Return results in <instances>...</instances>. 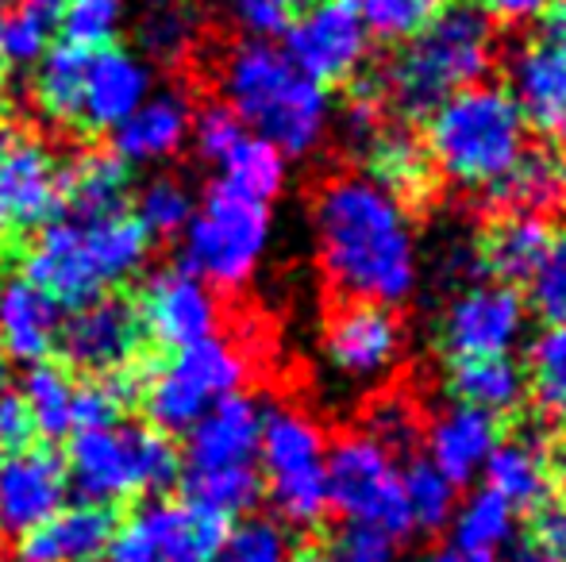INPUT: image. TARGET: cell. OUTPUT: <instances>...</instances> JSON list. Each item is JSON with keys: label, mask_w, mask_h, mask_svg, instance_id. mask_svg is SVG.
I'll return each mask as SVG.
<instances>
[{"label": "cell", "mask_w": 566, "mask_h": 562, "mask_svg": "<svg viewBox=\"0 0 566 562\" xmlns=\"http://www.w3.org/2000/svg\"><path fill=\"white\" fill-rule=\"evenodd\" d=\"M0 382H4V359H0Z\"/></svg>", "instance_id": "cell-60"}, {"label": "cell", "mask_w": 566, "mask_h": 562, "mask_svg": "<svg viewBox=\"0 0 566 562\" xmlns=\"http://www.w3.org/2000/svg\"><path fill=\"white\" fill-rule=\"evenodd\" d=\"M401 489H405L409 528H420V532H440L451 520L454 505H459V489L428 458L409 463V470L401 474Z\"/></svg>", "instance_id": "cell-37"}, {"label": "cell", "mask_w": 566, "mask_h": 562, "mask_svg": "<svg viewBox=\"0 0 566 562\" xmlns=\"http://www.w3.org/2000/svg\"><path fill=\"white\" fill-rule=\"evenodd\" d=\"M328 435L301 409H270L262 416L259 478L277 517L313 528L328 512Z\"/></svg>", "instance_id": "cell-10"}, {"label": "cell", "mask_w": 566, "mask_h": 562, "mask_svg": "<svg viewBox=\"0 0 566 562\" xmlns=\"http://www.w3.org/2000/svg\"><path fill=\"white\" fill-rule=\"evenodd\" d=\"M370 31L355 0H313L285 28V59L316 85L350 82L370 59Z\"/></svg>", "instance_id": "cell-13"}, {"label": "cell", "mask_w": 566, "mask_h": 562, "mask_svg": "<svg viewBox=\"0 0 566 562\" xmlns=\"http://www.w3.org/2000/svg\"><path fill=\"white\" fill-rule=\"evenodd\" d=\"M20 8H28V12L43 15V20H54V15L66 8V0H20Z\"/></svg>", "instance_id": "cell-54"}, {"label": "cell", "mask_w": 566, "mask_h": 562, "mask_svg": "<svg viewBox=\"0 0 566 562\" xmlns=\"http://www.w3.org/2000/svg\"><path fill=\"white\" fill-rule=\"evenodd\" d=\"M85 62H90V51L70 43L46 46V54L35 62L31 100L46 120L62 124V128H77V116H82Z\"/></svg>", "instance_id": "cell-28"}, {"label": "cell", "mask_w": 566, "mask_h": 562, "mask_svg": "<svg viewBox=\"0 0 566 562\" xmlns=\"http://www.w3.org/2000/svg\"><path fill=\"white\" fill-rule=\"evenodd\" d=\"M355 4L370 35L389 39V43H409L443 8H451V0H355Z\"/></svg>", "instance_id": "cell-39"}, {"label": "cell", "mask_w": 566, "mask_h": 562, "mask_svg": "<svg viewBox=\"0 0 566 562\" xmlns=\"http://www.w3.org/2000/svg\"><path fill=\"white\" fill-rule=\"evenodd\" d=\"M150 93H155L150 89V66L139 54L124 51V46H101V51L90 54V62H85L77 128L116 131Z\"/></svg>", "instance_id": "cell-20"}, {"label": "cell", "mask_w": 566, "mask_h": 562, "mask_svg": "<svg viewBox=\"0 0 566 562\" xmlns=\"http://www.w3.org/2000/svg\"><path fill=\"white\" fill-rule=\"evenodd\" d=\"M424 155L454 189L493 197L528 155V124L509 89L482 82L436 108Z\"/></svg>", "instance_id": "cell-4"}, {"label": "cell", "mask_w": 566, "mask_h": 562, "mask_svg": "<svg viewBox=\"0 0 566 562\" xmlns=\"http://www.w3.org/2000/svg\"><path fill=\"white\" fill-rule=\"evenodd\" d=\"M135 520L155 548V562H212L228 536L224 517L189 501H147Z\"/></svg>", "instance_id": "cell-23"}, {"label": "cell", "mask_w": 566, "mask_h": 562, "mask_svg": "<svg viewBox=\"0 0 566 562\" xmlns=\"http://www.w3.org/2000/svg\"><path fill=\"white\" fill-rule=\"evenodd\" d=\"M424 562H497V559H485V555H467V551H454V548H448V551H432Z\"/></svg>", "instance_id": "cell-55"}, {"label": "cell", "mask_w": 566, "mask_h": 562, "mask_svg": "<svg viewBox=\"0 0 566 562\" xmlns=\"http://www.w3.org/2000/svg\"><path fill=\"white\" fill-rule=\"evenodd\" d=\"M270 240H274L270 204L251 201L217 181L181 232V258H186L181 266L212 289H243L259 274Z\"/></svg>", "instance_id": "cell-8"}, {"label": "cell", "mask_w": 566, "mask_h": 562, "mask_svg": "<svg viewBox=\"0 0 566 562\" xmlns=\"http://www.w3.org/2000/svg\"><path fill=\"white\" fill-rule=\"evenodd\" d=\"M74 378L66 370L51 367V362H39V367H28V378H23V405L31 413V424H35L39 435L46 439H66L74 435Z\"/></svg>", "instance_id": "cell-34"}, {"label": "cell", "mask_w": 566, "mask_h": 562, "mask_svg": "<svg viewBox=\"0 0 566 562\" xmlns=\"http://www.w3.org/2000/svg\"><path fill=\"white\" fill-rule=\"evenodd\" d=\"M328 509L347 524L386 532L389 540L409 532L401 470L389 450H381L363 432L339 435L328 447Z\"/></svg>", "instance_id": "cell-11"}, {"label": "cell", "mask_w": 566, "mask_h": 562, "mask_svg": "<svg viewBox=\"0 0 566 562\" xmlns=\"http://www.w3.org/2000/svg\"><path fill=\"white\" fill-rule=\"evenodd\" d=\"M150 258V235L119 212L108 220H46L23 258V278L54 305L77 308L132 282Z\"/></svg>", "instance_id": "cell-3"}, {"label": "cell", "mask_w": 566, "mask_h": 562, "mask_svg": "<svg viewBox=\"0 0 566 562\" xmlns=\"http://www.w3.org/2000/svg\"><path fill=\"white\" fill-rule=\"evenodd\" d=\"M247 378H251V362L243 347L224 336H209L201 343L170 351L163 367L150 370L143 385V409L150 416V427H158L163 435H178L209 416L220 401L243 393Z\"/></svg>", "instance_id": "cell-9"}, {"label": "cell", "mask_w": 566, "mask_h": 562, "mask_svg": "<svg viewBox=\"0 0 566 562\" xmlns=\"http://www.w3.org/2000/svg\"><path fill=\"white\" fill-rule=\"evenodd\" d=\"M0 540H4V532H0Z\"/></svg>", "instance_id": "cell-62"}, {"label": "cell", "mask_w": 566, "mask_h": 562, "mask_svg": "<svg viewBox=\"0 0 566 562\" xmlns=\"http://www.w3.org/2000/svg\"><path fill=\"white\" fill-rule=\"evenodd\" d=\"M509 97L524 124L566 142V0L539 12V28L509 62Z\"/></svg>", "instance_id": "cell-14"}, {"label": "cell", "mask_w": 566, "mask_h": 562, "mask_svg": "<svg viewBox=\"0 0 566 562\" xmlns=\"http://www.w3.org/2000/svg\"><path fill=\"white\" fill-rule=\"evenodd\" d=\"M193 105L181 89H158L113 131V155L124 166H158L189 142Z\"/></svg>", "instance_id": "cell-21"}, {"label": "cell", "mask_w": 566, "mask_h": 562, "mask_svg": "<svg viewBox=\"0 0 566 562\" xmlns=\"http://www.w3.org/2000/svg\"><path fill=\"white\" fill-rule=\"evenodd\" d=\"M139 316L143 339H155L166 351H181L189 343L217 336L220 305L212 285H205L186 266H163L139 289Z\"/></svg>", "instance_id": "cell-15"}, {"label": "cell", "mask_w": 566, "mask_h": 562, "mask_svg": "<svg viewBox=\"0 0 566 562\" xmlns=\"http://www.w3.org/2000/svg\"><path fill=\"white\" fill-rule=\"evenodd\" d=\"M482 474L485 489L501 497L513 512H539L544 505H552L555 463L536 435H513L497 443Z\"/></svg>", "instance_id": "cell-25"}, {"label": "cell", "mask_w": 566, "mask_h": 562, "mask_svg": "<svg viewBox=\"0 0 566 562\" xmlns=\"http://www.w3.org/2000/svg\"><path fill=\"white\" fill-rule=\"evenodd\" d=\"M231 4V15L239 20V28L247 31L251 39H274L290 28V12L274 0H228Z\"/></svg>", "instance_id": "cell-50"}, {"label": "cell", "mask_w": 566, "mask_h": 562, "mask_svg": "<svg viewBox=\"0 0 566 562\" xmlns=\"http://www.w3.org/2000/svg\"><path fill=\"white\" fill-rule=\"evenodd\" d=\"M424 443H428V463L459 489L485 470L493 447L501 443V432L497 421L490 413H482V409L451 405L428 424Z\"/></svg>", "instance_id": "cell-22"}, {"label": "cell", "mask_w": 566, "mask_h": 562, "mask_svg": "<svg viewBox=\"0 0 566 562\" xmlns=\"http://www.w3.org/2000/svg\"><path fill=\"white\" fill-rule=\"evenodd\" d=\"M116 532V517L105 505H62L43 528L23 540L28 562H97L105 555L108 540Z\"/></svg>", "instance_id": "cell-26"}, {"label": "cell", "mask_w": 566, "mask_h": 562, "mask_svg": "<svg viewBox=\"0 0 566 562\" xmlns=\"http://www.w3.org/2000/svg\"><path fill=\"white\" fill-rule=\"evenodd\" d=\"M266 409L247 393L220 401L186 432V450L178 455V478L186 501L217 517H243L262 494L259 439Z\"/></svg>", "instance_id": "cell-5"}, {"label": "cell", "mask_w": 566, "mask_h": 562, "mask_svg": "<svg viewBox=\"0 0 566 562\" xmlns=\"http://www.w3.org/2000/svg\"><path fill=\"white\" fill-rule=\"evenodd\" d=\"M220 93L243 128L274 142L285 158L313 155L332 131L328 89L301 74L282 46L266 39H243L224 54Z\"/></svg>", "instance_id": "cell-2"}, {"label": "cell", "mask_w": 566, "mask_h": 562, "mask_svg": "<svg viewBox=\"0 0 566 562\" xmlns=\"http://www.w3.org/2000/svg\"><path fill=\"white\" fill-rule=\"evenodd\" d=\"M474 4L485 20L497 15V20H505V23H524V20H539V12H544L552 0H474Z\"/></svg>", "instance_id": "cell-53"}, {"label": "cell", "mask_w": 566, "mask_h": 562, "mask_svg": "<svg viewBox=\"0 0 566 562\" xmlns=\"http://www.w3.org/2000/svg\"><path fill=\"white\" fill-rule=\"evenodd\" d=\"M566 197L563 189V166L547 155H524V162L509 173L505 185L493 193V201L501 209H509V216H539L544 220L552 209H559Z\"/></svg>", "instance_id": "cell-35"}, {"label": "cell", "mask_w": 566, "mask_h": 562, "mask_svg": "<svg viewBox=\"0 0 566 562\" xmlns=\"http://www.w3.org/2000/svg\"><path fill=\"white\" fill-rule=\"evenodd\" d=\"M66 481L90 505L113 509L132 497L163 494L178 478V447L150 424H105L70 435Z\"/></svg>", "instance_id": "cell-7"}, {"label": "cell", "mask_w": 566, "mask_h": 562, "mask_svg": "<svg viewBox=\"0 0 566 562\" xmlns=\"http://www.w3.org/2000/svg\"><path fill=\"white\" fill-rule=\"evenodd\" d=\"M528 378L521 374V367L509 359H462L451 367L448 385L459 401L454 405L482 409L497 421L501 413H513L521 409L524 390H528Z\"/></svg>", "instance_id": "cell-29"}, {"label": "cell", "mask_w": 566, "mask_h": 562, "mask_svg": "<svg viewBox=\"0 0 566 562\" xmlns=\"http://www.w3.org/2000/svg\"><path fill=\"white\" fill-rule=\"evenodd\" d=\"M35 435V424H31V413L23 405L20 393H4L0 390V447L4 450H23Z\"/></svg>", "instance_id": "cell-51"}, {"label": "cell", "mask_w": 566, "mask_h": 562, "mask_svg": "<svg viewBox=\"0 0 566 562\" xmlns=\"http://www.w3.org/2000/svg\"><path fill=\"white\" fill-rule=\"evenodd\" d=\"M290 562H328L324 555H297V559H290Z\"/></svg>", "instance_id": "cell-58"}, {"label": "cell", "mask_w": 566, "mask_h": 562, "mask_svg": "<svg viewBox=\"0 0 566 562\" xmlns=\"http://www.w3.org/2000/svg\"><path fill=\"white\" fill-rule=\"evenodd\" d=\"M528 300L547 328L566 324V224L547 235L544 255L528 274Z\"/></svg>", "instance_id": "cell-42"}, {"label": "cell", "mask_w": 566, "mask_h": 562, "mask_svg": "<svg viewBox=\"0 0 566 562\" xmlns=\"http://www.w3.org/2000/svg\"><path fill=\"white\" fill-rule=\"evenodd\" d=\"M127 4L124 0H66V8L59 12L62 39L70 46H116V35L124 28Z\"/></svg>", "instance_id": "cell-41"}, {"label": "cell", "mask_w": 566, "mask_h": 562, "mask_svg": "<svg viewBox=\"0 0 566 562\" xmlns=\"http://www.w3.org/2000/svg\"><path fill=\"white\" fill-rule=\"evenodd\" d=\"M324 359L343 382H381L405 359L401 320L381 305H343L324 328Z\"/></svg>", "instance_id": "cell-16"}, {"label": "cell", "mask_w": 566, "mask_h": 562, "mask_svg": "<svg viewBox=\"0 0 566 562\" xmlns=\"http://www.w3.org/2000/svg\"><path fill=\"white\" fill-rule=\"evenodd\" d=\"M8 142H12V139H8V131L0 128V155H4V147H8Z\"/></svg>", "instance_id": "cell-59"}, {"label": "cell", "mask_w": 566, "mask_h": 562, "mask_svg": "<svg viewBox=\"0 0 566 562\" xmlns=\"http://www.w3.org/2000/svg\"><path fill=\"white\" fill-rule=\"evenodd\" d=\"M513 562H566V559L552 555V551H544V548H536V543H532V548H524Z\"/></svg>", "instance_id": "cell-56"}, {"label": "cell", "mask_w": 566, "mask_h": 562, "mask_svg": "<svg viewBox=\"0 0 566 562\" xmlns=\"http://www.w3.org/2000/svg\"><path fill=\"white\" fill-rule=\"evenodd\" d=\"M217 170L228 189H235V193L251 197V201H262V204L274 201L285 189V178H290V162H285L282 150H277L274 142L251 136V131L235 142V150H231Z\"/></svg>", "instance_id": "cell-33"}, {"label": "cell", "mask_w": 566, "mask_h": 562, "mask_svg": "<svg viewBox=\"0 0 566 562\" xmlns=\"http://www.w3.org/2000/svg\"><path fill=\"white\" fill-rule=\"evenodd\" d=\"M366 439H374L389 455H409L417 447V439L424 435V421H420V409L405 393H386L366 409Z\"/></svg>", "instance_id": "cell-40"}, {"label": "cell", "mask_w": 566, "mask_h": 562, "mask_svg": "<svg viewBox=\"0 0 566 562\" xmlns=\"http://www.w3.org/2000/svg\"><path fill=\"white\" fill-rule=\"evenodd\" d=\"M290 532L277 520L251 517L243 524L228 528L224 543H220L217 559L212 562H290Z\"/></svg>", "instance_id": "cell-43"}, {"label": "cell", "mask_w": 566, "mask_h": 562, "mask_svg": "<svg viewBox=\"0 0 566 562\" xmlns=\"http://www.w3.org/2000/svg\"><path fill=\"white\" fill-rule=\"evenodd\" d=\"M132 197V170L113 150H85L59 170V204L70 220L119 216Z\"/></svg>", "instance_id": "cell-27"}, {"label": "cell", "mask_w": 566, "mask_h": 562, "mask_svg": "<svg viewBox=\"0 0 566 562\" xmlns=\"http://www.w3.org/2000/svg\"><path fill=\"white\" fill-rule=\"evenodd\" d=\"M528 374L539 409L555 421H566V324L563 328H544L532 339Z\"/></svg>", "instance_id": "cell-38"}, {"label": "cell", "mask_w": 566, "mask_h": 562, "mask_svg": "<svg viewBox=\"0 0 566 562\" xmlns=\"http://www.w3.org/2000/svg\"><path fill=\"white\" fill-rule=\"evenodd\" d=\"M366 162H370L366 178L386 185L389 193L401 197V201L424 197L428 185H432V162H428V155H424V142H417L401 128L381 131L378 142L366 150Z\"/></svg>", "instance_id": "cell-31"}, {"label": "cell", "mask_w": 566, "mask_h": 562, "mask_svg": "<svg viewBox=\"0 0 566 562\" xmlns=\"http://www.w3.org/2000/svg\"><path fill=\"white\" fill-rule=\"evenodd\" d=\"M46 39H51V20L20 4L0 8V70L35 66L46 54Z\"/></svg>", "instance_id": "cell-44"}, {"label": "cell", "mask_w": 566, "mask_h": 562, "mask_svg": "<svg viewBox=\"0 0 566 562\" xmlns=\"http://www.w3.org/2000/svg\"><path fill=\"white\" fill-rule=\"evenodd\" d=\"M493 66V28L478 8L451 4L401 46L386 74V97L409 116H432L454 93L474 89Z\"/></svg>", "instance_id": "cell-6"}, {"label": "cell", "mask_w": 566, "mask_h": 562, "mask_svg": "<svg viewBox=\"0 0 566 562\" xmlns=\"http://www.w3.org/2000/svg\"><path fill=\"white\" fill-rule=\"evenodd\" d=\"M528 331V305L505 282H467L440 312V347L454 362L509 359Z\"/></svg>", "instance_id": "cell-12"}, {"label": "cell", "mask_w": 566, "mask_h": 562, "mask_svg": "<svg viewBox=\"0 0 566 562\" xmlns=\"http://www.w3.org/2000/svg\"><path fill=\"white\" fill-rule=\"evenodd\" d=\"M66 466L54 450L23 447L0 463V532L28 540L66 505Z\"/></svg>", "instance_id": "cell-18"}, {"label": "cell", "mask_w": 566, "mask_h": 562, "mask_svg": "<svg viewBox=\"0 0 566 562\" xmlns=\"http://www.w3.org/2000/svg\"><path fill=\"white\" fill-rule=\"evenodd\" d=\"M197 201L189 185L174 173H158V178L143 181L135 193V220L150 240H174L186 232L189 216H193Z\"/></svg>", "instance_id": "cell-36"}, {"label": "cell", "mask_w": 566, "mask_h": 562, "mask_svg": "<svg viewBox=\"0 0 566 562\" xmlns=\"http://www.w3.org/2000/svg\"><path fill=\"white\" fill-rule=\"evenodd\" d=\"M448 524L454 551L497 559V551H505L516 536V512L501 497H493L490 489H478L467 501L454 505Z\"/></svg>", "instance_id": "cell-30"}, {"label": "cell", "mask_w": 566, "mask_h": 562, "mask_svg": "<svg viewBox=\"0 0 566 562\" xmlns=\"http://www.w3.org/2000/svg\"><path fill=\"white\" fill-rule=\"evenodd\" d=\"M563 189H566V166H563Z\"/></svg>", "instance_id": "cell-61"}, {"label": "cell", "mask_w": 566, "mask_h": 562, "mask_svg": "<svg viewBox=\"0 0 566 562\" xmlns=\"http://www.w3.org/2000/svg\"><path fill=\"white\" fill-rule=\"evenodd\" d=\"M23 562H28V559H23Z\"/></svg>", "instance_id": "cell-63"}, {"label": "cell", "mask_w": 566, "mask_h": 562, "mask_svg": "<svg viewBox=\"0 0 566 562\" xmlns=\"http://www.w3.org/2000/svg\"><path fill=\"white\" fill-rule=\"evenodd\" d=\"M274 4H282L285 12H293V8H305V4H313V0H274Z\"/></svg>", "instance_id": "cell-57"}, {"label": "cell", "mask_w": 566, "mask_h": 562, "mask_svg": "<svg viewBox=\"0 0 566 562\" xmlns=\"http://www.w3.org/2000/svg\"><path fill=\"white\" fill-rule=\"evenodd\" d=\"M547 235L552 232L539 216H505L485 235V247L478 255H482V266H490L505 285L528 282L547 247Z\"/></svg>", "instance_id": "cell-32"}, {"label": "cell", "mask_w": 566, "mask_h": 562, "mask_svg": "<svg viewBox=\"0 0 566 562\" xmlns=\"http://www.w3.org/2000/svg\"><path fill=\"white\" fill-rule=\"evenodd\" d=\"M536 548L566 559V505H544L536 512Z\"/></svg>", "instance_id": "cell-52"}, {"label": "cell", "mask_w": 566, "mask_h": 562, "mask_svg": "<svg viewBox=\"0 0 566 562\" xmlns=\"http://www.w3.org/2000/svg\"><path fill=\"white\" fill-rule=\"evenodd\" d=\"M62 312L28 278L0 285V359L39 367L59 347Z\"/></svg>", "instance_id": "cell-24"}, {"label": "cell", "mask_w": 566, "mask_h": 562, "mask_svg": "<svg viewBox=\"0 0 566 562\" xmlns=\"http://www.w3.org/2000/svg\"><path fill=\"white\" fill-rule=\"evenodd\" d=\"M386 128H389L386 108H381V100H374V97H350V105L343 108V116H339L343 147L358 158H366V150L378 142V136Z\"/></svg>", "instance_id": "cell-48"}, {"label": "cell", "mask_w": 566, "mask_h": 562, "mask_svg": "<svg viewBox=\"0 0 566 562\" xmlns=\"http://www.w3.org/2000/svg\"><path fill=\"white\" fill-rule=\"evenodd\" d=\"M328 562H397V540H389L386 532H374V528L350 524L332 543Z\"/></svg>", "instance_id": "cell-49"}, {"label": "cell", "mask_w": 566, "mask_h": 562, "mask_svg": "<svg viewBox=\"0 0 566 562\" xmlns=\"http://www.w3.org/2000/svg\"><path fill=\"white\" fill-rule=\"evenodd\" d=\"M132 393L135 390H132V382H127V374H108V378H90V382H82L74 390V432L116 424Z\"/></svg>", "instance_id": "cell-46"}, {"label": "cell", "mask_w": 566, "mask_h": 562, "mask_svg": "<svg viewBox=\"0 0 566 562\" xmlns=\"http://www.w3.org/2000/svg\"><path fill=\"white\" fill-rule=\"evenodd\" d=\"M321 271L350 305L394 308L417 293L420 247L401 197L366 173H336L313 201Z\"/></svg>", "instance_id": "cell-1"}, {"label": "cell", "mask_w": 566, "mask_h": 562, "mask_svg": "<svg viewBox=\"0 0 566 562\" xmlns=\"http://www.w3.org/2000/svg\"><path fill=\"white\" fill-rule=\"evenodd\" d=\"M139 316H135L132 300L124 297L85 300L62 320L59 331V351L66 354V362L93 378L124 374L139 354Z\"/></svg>", "instance_id": "cell-17"}, {"label": "cell", "mask_w": 566, "mask_h": 562, "mask_svg": "<svg viewBox=\"0 0 566 562\" xmlns=\"http://www.w3.org/2000/svg\"><path fill=\"white\" fill-rule=\"evenodd\" d=\"M243 136V120L228 105H205L201 113H193V124H189V142H193L197 158H205L212 166L224 162Z\"/></svg>", "instance_id": "cell-47"}, {"label": "cell", "mask_w": 566, "mask_h": 562, "mask_svg": "<svg viewBox=\"0 0 566 562\" xmlns=\"http://www.w3.org/2000/svg\"><path fill=\"white\" fill-rule=\"evenodd\" d=\"M193 31L197 20L189 12V4H181V0H155L147 8V15H143L139 39L155 59L170 62L186 54V46L193 43Z\"/></svg>", "instance_id": "cell-45"}, {"label": "cell", "mask_w": 566, "mask_h": 562, "mask_svg": "<svg viewBox=\"0 0 566 562\" xmlns=\"http://www.w3.org/2000/svg\"><path fill=\"white\" fill-rule=\"evenodd\" d=\"M59 209V166L46 142L12 139L0 155V235L43 227Z\"/></svg>", "instance_id": "cell-19"}]
</instances>
